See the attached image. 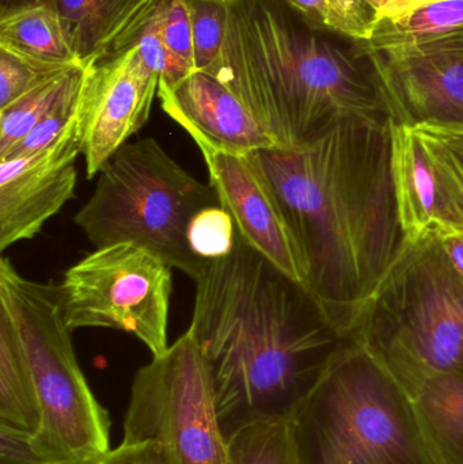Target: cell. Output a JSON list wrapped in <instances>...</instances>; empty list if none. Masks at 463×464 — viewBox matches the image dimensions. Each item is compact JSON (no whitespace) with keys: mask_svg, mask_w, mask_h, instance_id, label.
Returning <instances> with one entry per match:
<instances>
[{"mask_svg":"<svg viewBox=\"0 0 463 464\" xmlns=\"http://www.w3.org/2000/svg\"><path fill=\"white\" fill-rule=\"evenodd\" d=\"M391 125V173L407 239L463 235V181L443 144L416 125Z\"/></svg>","mask_w":463,"mask_h":464,"instance_id":"12","label":"cell"},{"mask_svg":"<svg viewBox=\"0 0 463 464\" xmlns=\"http://www.w3.org/2000/svg\"><path fill=\"white\" fill-rule=\"evenodd\" d=\"M230 464H298L293 425L285 420L253 422L227 439Z\"/></svg>","mask_w":463,"mask_h":464,"instance_id":"22","label":"cell"},{"mask_svg":"<svg viewBox=\"0 0 463 464\" xmlns=\"http://www.w3.org/2000/svg\"><path fill=\"white\" fill-rule=\"evenodd\" d=\"M43 3H51V0H0V13L22 7V5H43Z\"/></svg>","mask_w":463,"mask_h":464,"instance_id":"35","label":"cell"},{"mask_svg":"<svg viewBox=\"0 0 463 464\" xmlns=\"http://www.w3.org/2000/svg\"><path fill=\"white\" fill-rule=\"evenodd\" d=\"M312 26L331 32V14L326 0H285ZM332 33V32H331Z\"/></svg>","mask_w":463,"mask_h":464,"instance_id":"31","label":"cell"},{"mask_svg":"<svg viewBox=\"0 0 463 464\" xmlns=\"http://www.w3.org/2000/svg\"><path fill=\"white\" fill-rule=\"evenodd\" d=\"M162 37L168 51L169 67L159 84L170 86L198 71L187 0H163Z\"/></svg>","mask_w":463,"mask_h":464,"instance_id":"23","label":"cell"},{"mask_svg":"<svg viewBox=\"0 0 463 464\" xmlns=\"http://www.w3.org/2000/svg\"><path fill=\"white\" fill-rule=\"evenodd\" d=\"M350 340L408 397L431 376L463 375V275L439 235L405 240Z\"/></svg>","mask_w":463,"mask_h":464,"instance_id":"4","label":"cell"},{"mask_svg":"<svg viewBox=\"0 0 463 464\" xmlns=\"http://www.w3.org/2000/svg\"><path fill=\"white\" fill-rule=\"evenodd\" d=\"M196 70L207 71L219 56L227 24V0H187Z\"/></svg>","mask_w":463,"mask_h":464,"instance_id":"24","label":"cell"},{"mask_svg":"<svg viewBox=\"0 0 463 464\" xmlns=\"http://www.w3.org/2000/svg\"><path fill=\"white\" fill-rule=\"evenodd\" d=\"M236 237V226L220 206L201 211L189 228L190 246L206 261L227 254L233 248Z\"/></svg>","mask_w":463,"mask_h":464,"instance_id":"25","label":"cell"},{"mask_svg":"<svg viewBox=\"0 0 463 464\" xmlns=\"http://www.w3.org/2000/svg\"><path fill=\"white\" fill-rule=\"evenodd\" d=\"M391 121L347 120L301 149L249 152L298 246L304 291L342 341L407 240Z\"/></svg>","mask_w":463,"mask_h":464,"instance_id":"1","label":"cell"},{"mask_svg":"<svg viewBox=\"0 0 463 464\" xmlns=\"http://www.w3.org/2000/svg\"><path fill=\"white\" fill-rule=\"evenodd\" d=\"M0 304L24 343L35 392L40 424L29 436L41 464H94L111 449V417L82 372L63 315L57 284L19 275L0 259Z\"/></svg>","mask_w":463,"mask_h":464,"instance_id":"6","label":"cell"},{"mask_svg":"<svg viewBox=\"0 0 463 464\" xmlns=\"http://www.w3.org/2000/svg\"><path fill=\"white\" fill-rule=\"evenodd\" d=\"M439 237L449 256L463 275V235H448V237Z\"/></svg>","mask_w":463,"mask_h":464,"instance_id":"33","label":"cell"},{"mask_svg":"<svg viewBox=\"0 0 463 464\" xmlns=\"http://www.w3.org/2000/svg\"><path fill=\"white\" fill-rule=\"evenodd\" d=\"M359 45L394 122L463 125V34L381 49Z\"/></svg>","mask_w":463,"mask_h":464,"instance_id":"10","label":"cell"},{"mask_svg":"<svg viewBox=\"0 0 463 464\" xmlns=\"http://www.w3.org/2000/svg\"><path fill=\"white\" fill-rule=\"evenodd\" d=\"M291 425L298 464H437L407 392L351 340Z\"/></svg>","mask_w":463,"mask_h":464,"instance_id":"5","label":"cell"},{"mask_svg":"<svg viewBox=\"0 0 463 464\" xmlns=\"http://www.w3.org/2000/svg\"><path fill=\"white\" fill-rule=\"evenodd\" d=\"M0 51L43 72L84 65L59 14L48 3L0 13Z\"/></svg>","mask_w":463,"mask_h":464,"instance_id":"17","label":"cell"},{"mask_svg":"<svg viewBox=\"0 0 463 464\" xmlns=\"http://www.w3.org/2000/svg\"><path fill=\"white\" fill-rule=\"evenodd\" d=\"M410 398L435 463L463 464V375L431 376Z\"/></svg>","mask_w":463,"mask_h":464,"instance_id":"18","label":"cell"},{"mask_svg":"<svg viewBox=\"0 0 463 464\" xmlns=\"http://www.w3.org/2000/svg\"><path fill=\"white\" fill-rule=\"evenodd\" d=\"M141 443L166 464H230L208 365L188 332L133 378L122 444Z\"/></svg>","mask_w":463,"mask_h":464,"instance_id":"8","label":"cell"},{"mask_svg":"<svg viewBox=\"0 0 463 464\" xmlns=\"http://www.w3.org/2000/svg\"><path fill=\"white\" fill-rule=\"evenodd\" d=\"M416 127L431 133L443 144L463 181V125L418 124Z\"/></svg>","mask_w":463,"mask_h":464,"instance_id":"30","label":"cell"},{"mask_svg":"<svg viewBox=\"0 0 463 464\" xmlns=\"http://www.w3.org/2000/svg\"><path fill=\"white\" fill-rule=\"evenodd\" d=\"M215 206L219 201L211 185L146 138L125 144L103 166L94 193L73 222L95 247L140 246L195 281L206 259L190 246V225Z\"/></svg>","mask_w":463,"mask_h":464,"instance_id":"7","label":"cell"},{"mask_svg":"<svg viewBox=\"0 0 463 464\" xmlns=\"http://www.w3.org/2000/svg\"><path fill=\"white\" fill-rule=\"evenodd\" d=\"M162 5L163 0H159L151 18L141 30L135 43L141 59L159 75V81L166 75L169 67L168 51L162 37Z\"/></svg>","mask_w":463,"mask_h":464,"instance_id":"28","label":"cell"},{"mask_svg":"<svg viewBox=\"0 0 463 464\" xmlns=\"http://www.w3.org/2000/svg\"><path fill=\"white\" fill-rule=\"evenodd\" d=\"M190 138L203 155L209 185L233 220L236 235L304 288L306 272L298 246L249 152L222 149L200 135Z\"/></svg>","mask_w":463,"mask_h":464,"instance_id":"13","label":"cell"},{"mask_svg":"<svg viewBox=\"0 0 463 464\" xmlns=\"http://www.w3.org/2000/svg\"><path fill=\"white\" fill-rule=\"evenodd\" d=\"M377 15V24L381 22H396L408 0H367Z\"/></svg>","mask_w":463,"mask_h":464,"instance_id":"32","label":"cell"},{"mask_svg":"<svg viewBox=\"0 0 463 464\" xmlns=\"http://www.w3.org/2000/svg\"><path fill=\"white\" fill-rule=\"evenodd\" d=\"M159 0H51L84 64L138 40Z\"/></svg>","mask_w":463,"mask_h":464,"instance_id":"16","label":"cell"},{"mask_svg":"<svg viewBox=\"0 0 463 464\" xmlns=\"http://www.w3.org/2000/svg\"><path fill=\"white\" fill-rule=\"evenodd\" d=\"M40 424L37 392L18 329L0 304V428L32 436Z\"/></svg>","mask_w":463,"mask_h":464,"instance_id":"19","label":"cell"},{"mask_svg":"<svg viewBox=\"0 0 463 464\" xmlns=\"http://www.w3.org/2000/svg\"><path fill=\"white\" fill-rule=\"evenodd\" d=\"M163 111L188 135H200L222 149L253 152L277 147L244 103L217 78L196 71L176 84H159Z\"/></svg>","mask_w":463,"mask_h":464,"instance_id":"15","label":"cell"},{"mask_svg":"<svg viewBox=\"0 0 463 464\" xmlns=\"http://www.w3.org/2000/svg\"><path fill=\"white\" fill-rule=\"evenodd\" d=\"M84 71L86 64L56 73L15 102L0 109V157L48 119L65 101L78 94Z\"/></svg>","mask_w":463,"mask_h":464,"instance_id":"20","label":"cell"},{"mask_svg":"<svg viewBox=\"0 0 463 464\" xmlns=\"http://www.w3.org/2000/svg\"><path fill=\"white\" fill-rule=\"evenodd\" d=\"M59 72H43L11 56L7 52L0 51V109L15 102Z\"/></svg>","mask_w":463,"mask_h":464,"instance_id":"27","label":"cell"},{"mask_svg":"<svg viewBox=\"0 0 463 464\" xmlns=\"http://www.w3.org/2000/svg\"><path fill=\"white\" fill-rule=\"evenodd\" d=\"M195 283L188 333L208 365L226 439L253 422L291 421L345 341L304 286L238 235Z\"/></svg>","mask_w":463,"mask_h":464,"instance_id":"2","label":"cell"},{"mask_svg":"<svg viewBox=\"0 0 463 464\" xmlns=\"http://www.w3.org/2000/svg\"><path fill=\"white\" fill-rule=\"evenodd\" d=\"M173 267L132 243L103 246L65 270L57 284L71 332L119 330L138 338L152 357L169 349Z\"/></svg>","mask_w":463,"mask_h":464,"instance_id":"9","label":"cell"},{"mask_svg":"<svg viewBox=\"0 0 463 464\" xmlns=\"http://www.w3.org/2000/svg\"><path fill=\"white\" fill-rule=\"evenodd\" d=\"M285 0H227L222 51L206 71L280 149H301L347 120H391L361 45L347 48Z\"/></svg>","mask_w":463,"mask_h":464,"instance_id":"3","label":"cell"},{"mask_svg":"<svg viewBox=\"0 0 463 464\" xmlns=\"http://www.w3.org/2000/svg\"><path fill=\"white\" fill-rule=\"evenodd\" d=\"M331 14V32L364 44L371 40L377 15L367 0H326Z\"/></svg>","mask_w":463,"mask_h":464,"instance_id":"26","label":"cell"},{"mask_svg":"<svg viewBox=\"0 0 463 464\" xmlns=\"http://www.w3.org/2000/svg\"><path fill=\"white\" fill-rule=\"evenodd\" d=\"M438 2H442V0H408L407 5L402 8L401 14H400L399 19H397L396 22L402 21V19L412 15L416 11L421 10V8ZM396 22H389V24H396Z\"/></svg>","mask_w":463,"mask_h":464,"instance_id":"34","label":"cell"},{"mask_svg":"<svg viewBox=\"0 0 463 464\" xmlns=\"http://www.w3.org/2000/svg\"><path fill=\"white\" fill-rule=\"evenodd\" d=\"M451 34H463V0L434 3L396 24L381 22L375 26L371 40L362 45L381 49Z\"/></svg>","mask_w":463,"mask_h":464,"instance_id":"21","label":"cell"},{"mask_svg":"<svg viewBox=\"0 0 463 464\" xmlns=\"http://www.w3.org/2000/svg\"><path fill=\"white\" fill-rule=\"evenodd\" d=\"M94 464H166L151 443L122 444Z\"/></svg>","mask_w":463,"mask_h":464,"instance_id":"29","label":"cell"},{"mask_svg":"<svg viewBox=\"0 0 463 464\" xmlns=\"http://www.w3.org/2000/svg\"><path fill=\"white\" fill-rule=\"evenodd\" d=\"M158 87L159 75L141 59L136 44L87 63L76 108L87 179L98 176L149 121Z\"/></svg>","mask_w":463,"mask_h":464,"instance_id":"11","label":"cell"},{"mask_svg":"<svg viewBox=\"0 0 463 464\" xmlns=\"http://www.w3.org/2000/svg\"><path fill=\"white\" fill-rule=\"evenodd\" d=\"M82 155L75 120L45 149L0 160V251L32 239L75 198Z\"/></svg>","mask_w":463,"mask_h":464,"instance_id":"14","label":"cell"}]
</instances>
